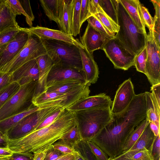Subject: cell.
Listing matches in <instances>:
<instances>
[{"instance_id":"obj_16","label":"cell","mask_w":160,"mask_h":160,"mask_svg":"<svg viewBox=\"0 0 160 160\" xmlns=\"http://www.w3.org/2000/svg\"><path fill=\"white\" fill-rule=\"evenodd\" d=\"M112 101L105 93L83 98L66 108L73 112L81 110L97 108H111Z\"/></svg>"},{"instance_id":"obj_1","label":"cell","mask_w":160,"mask_h":160,"mask_svg":"<svg viewBox=\"0 0 160 160\" xmlns=\"http://www.w3.org/2000/svg\"><path fill=\"white\" fill-rule=\"evenodd\" d=\"M76 124L74 112L64 109L50 125L18 139L9 140L13 152L32 153L41 150L60 139Z\"/></svg>"},{"instance_id":"obj_3","label":"cell","mask_w":160,"mask_h":160,"mask_svg":"<svg viewBox=\"0 0 160 160\" xmlns=\"http://www.w3.org/2000/svg\"><path fill=\"white\" fill-rule=\"evenodd\" d=\"M82 140L90 141L112 120L111 108L84 109L74 112Z\"/></svg>"},{"instance_id":"obj_38","label":"cell","mask_w":160,"mask_h":160,"mask_svg":"<svg viewBox=\"0 0 160 160\" xmlns=\"http://www.w3.org/2000/svg\"><path fill=\"white\" fill-rule=\"evenodd\" d=\"M147 59V47L146 46L137 56L134 64V66L138 71L145 74Z\"/></svg>"},{"instance_id":"obj_62","label":"cell","mask_w":160,"mask_h":160,"mask_svg":"<svg viewBox=\"0 0 160 160\" xmlns=\"http://www.w3.org/2000/svg\"><path fill=\"white\" fill-rule=\"evenodd\" d=\"M1 160H8V158H5V159H1Z\"/></svg>"},{"instance_id":"obj_10","label":"cell","mask_w":160,"mask_h":160,"mask_svg":"<svg viewBox=\"0 0 160 160\" xmlns=\"http://www.w3.org/2000/svg\"><path fill=\"white\" fill-rule=\"evenodd\" d=\"M146 46L147 59L145 75L152 85L160 83V47L155 41L152 30L149 31L147 34Z\"/></svg>"},{"instance_id":"obj_22","label":"cell","mask_w":160,"mask_h":160,"mask_svg":"<svg viewBox=\"0 0 160 160\" xmlns=\"http://www.w3.org/2000/svg\"><path fill=\"white\" fill-rule=\"evenodd\" d=\"M131 18L140 29L146 32L145 27L140 15L138 0H119Z\"/></svg>"},{"instance_id":"obj_40","label":"cell","mask_w":160,"mask_h":160,"mask_svg":"<svg viewBox=\"0 0 160 160\" xmlns=\"http://www.w3.org/2000/svg\"><path fill=\"white\" fill-rule=\"evenodd\" d=\"M88 24L97 30L112 37L115 34L110 32L95 16L92 15L87 20Z\"/></svg>"},{"instance_id":"obj_2","label":"cell","mask_w":160,"mask_h":160,"mask_svg":"<svg viewBox=\"0 0 160 160\" xmlns=\"http://www.w3.org/2000/svg\"><path fill=\"white\" fill-rule=\"evenodd\" d=\"M117 13L119 28L115 36L131 53L137 56L146 46V32L135 24L119 0H117Z\"/></svg>"},{"instance_id":"obj_56","label":"cell","mask_w":160,"mask_h":160,"mask_svg":"<svg viewBox=\"0 0 160 160\" xmlns=\"http://www.w3.org/2000/svg\"><path fill=\"white\" fill-rule=\"evenodd\" d=\"M8 139L6 134L0 131V148H8Z\"/></svg>"},{"instance_id":"obj_37","label":"cell","mask_w":160,"mask_h":160,"mask_svg":"<svg viewBox=\"0 0 160 160\" xmlns=\"http://www.w3.org/2000/svg\"><path fill=\"white\" fill-rule=\"evenodd\" d=\"M138 9L140 16L145 27H147L149 31L152 30L154 19L148 9L140 2L138 4Z\"/></svg>"},{"instance_id":"obj_34","label":"cell","mask_w":160,"mask_h":160,"mask_svg":"<svg viewBox=\"0 0 160 160\" xmlns=\"http://www.w3.org/2000/svg\"><path fill=\"white\" fill-rule=\"evenodd\" d=\"M111 32L115 34L119 30V26L107 15L104 12H99L94 15Z\"/></svg>"},{"instance_id":"obj_33","label":"cell","mask_w":160,"mask_h":160,"mask_svg":"<svg viewBox=\"0 0 160 160\" xmlns=\"http://www.w3.org/2000/svg\"><path fill=\"white\" fill-rule=\"evenodd\" d=\"M60 139L73 147L80 141L82 140L77 125L72 128Z\"/></svg>"},{"instance_id":"obj_29","label":"cell","mask_w":160,"mask_h":160,"mask_svg":"<svg viewBox=\"0 0 160 160\" xmlns=\"http://www.w3.org/2000/svg\"><path fill=\"white\" fill-rule=\"evenodd\" d=\"M82 0H73L71 34L76 36L80 32V15Z\"/></svg>"},{"instance_id":"obj_26","label":"cell","mask_w":160,"mask_h":160,"mask_svg":"<svg viewBox=\"0 0 160 160\" xmlns=\"http://www.w3.org/2000/svg\"><path fill=\"white\" fill-rule=\"evenodd\" d=\"M44 13L50 20L58 25V17L61 0H40Z\"/></svg>"},{"instance_id":"obj_54","label":"cell","mask_w":160,"mask_h":160,"mask_svg":"<svg viewBox=\"0 0 160 160\" xmlns=\"http://www.w3.org/2000/svg\"><path fill=\"white\" fill-rule=\"evenodd\" d=\"M13 154V152L8 148H0V160L8 158Z\"/></svg>"},{"instance_id":"obj_50","label":"cell","mask_w":160,"mask_h":160,"mask_svg":"<svg viewBox=\"0 0 160 160\" xmlns=\"http://www.w3.org/2000/svg\"><path fill=\"white\" fill-rule=\"evenodd\" d=\"M34 155L32 153L13 152L12 155L8 158V160H33Z\"/></svg>"},{"instance_id":"obj_20","label":"cell","mask_w":160,"mask_h":160,"mask_svg":"<svg viewBox=\"0 0 160 160\" xmlns=\"http://www.w3.org/2000/svg\"><path fill=\"white\" fill-rule=\"evenodd\" d=\"M16 16L7 0H2L0 7V32L10 28L19 27L16 20Z\"/></svg>"},{"instance_id":"obj_17","label":"cell","mask_w":160,"mask_h":160,"mask_svg":"<svg viewBox=\"0 0 160 160\" xmlns=\"http://www.w3.org/2000/svg\"><path fill=\"white\" fill-rule=\"evenodd\" d=\"M12 75L13 82H16L20 86L33 81L38 82L39 73L36 59L24 63L13 72Z\"/></svg>"},{"instance_id":"obj_41","label":"cell","mask_w":160,"mask_h":160,"mask_svg":"<svg viewBox=\"0 0 160 160\" xmlns=\"http://www.w3.org/2000/svg\"><path fill=\"white\" fill-rule=\"evenodd\" d=\"M65 108H60L47 117L38 127L35 131L48 126L53 122Z\"/></svg>"},{"instance_id":"obj_45","label":"cell","mask_w":160,"mask_h":160,"mask_svg":"<svg viewBox=\"0 0 160 160\" xmlns=\"http://www.w3.org/2000/svg\"><path fill=\"white\" fill-rule=\"evenodd\" d=\"M149 151L152 156L153 160H160V134L156 136Z\"/></svg>"},{"instance_id":"obj_47","label":"cell","mask_w":160,"mask_h":160,"mask_svg":"<svg viewBox=\"0 0 160 160\" xmlns=\"http://www.w3.org/2000/svg\"><path fill=\"white\" fill-rule=\"evenodd\" d=\"M153 19V34L156 43L160 47V18L154 16Z\"/></svg>"},{"instance_id":"obj_14","label":"cell","mask_w":160,"mask_h":160,"mask_svg":"<svg viewBox=\"0 0 160 160\" xmlns=\"http://www.w3.org/2000/svg\"><path fill=\"white\" fill-rule=\"evenodd\" d=\"M22 29L33 34L40 38L55 40L62 41L73 45L80 48H84V46L78 39H75L71 34L66 33L61 30L37 26Z\"/></svg>"},{"instance_id":"obj_61","label":"cell","mask_w":160,"mask_h":160,"mask_svg":"<svg viewBox=\"0 0 160 160\" xmlns=\"http://www.w3.org/2000/svg\"><path fill=\"white\" fill-rule=\"evenodd\" d=\"M2 0H0V7L1 6V5L2 2Z\"/></svg>"},{"instance_id":"obj_19","label":"cell","mask_w":160,"mask_h":160,"mask_svg":"<svg viewBox=\"0 0 160 160\" xmlns=\"http://www.w3.org/2000/svg\"><path fill=\"white\" fill-rule=\"evenodd\" d=\"M79 51L82 59V70L86 82L90 85L95 83L98 78L99 70L93 53H90L85 48H79Z\"/></svg>"},{"instance_id":"obj_51","label":"cell","mask_w":160,"mask_h":160,"mask_svg":"<svg viewBox=\"0 0 160 160\" xmlns=\"http://www.w3.org/2000/svg\"><path fill=\"white\" fill-rule=\"evenodd\" d=\"M19 2L28 17L32 22L34 16L32 12L29 0H20Z\"/></svg>"},{"instance_id":"obj_28","label":"cell","mask_w":160,"mask_h":160,"mask_svg":"<svg viewBox=\"0 0 160 160\" xmlns=\"http://www.w3.org/2000/svg\"><path fill=\"white\" fill-rule=\"evenodd\" d=\"M149 123L146 118L136 128L125 143L122 150V153L127 152L132 147Z\"/></svg>"},{"instance_id":"obj_32","label":"cell","mask_w":160,"mask_h":160,"mask_svg":"<svg viewBox=\"0 0 160 160\" xmlns=\"http://www.w3.org/2000/svg\"><path fill=\"white\" fill-rule=\"evenodd\" d=\"M20 86L16 82H13L0 91V109L7 101L19 89Z\"/></svg>"},{"instance_id":"obj_46","label":"cell","mask_w":160,"mask_h":160,"mask_svg":"<svg viewBox=\"0 0 160 160\" xmlns=\"http://www.w3.org/2000/svg\"><path fill=\"white\" fill-rule=\"evenodd\" d=\"M12 82V73L0 71V91Z\"/></svg>"},{"instance_id":"obj_25","label":"cell","mask_w":160,"mask_h":160,"mask_svg":"<svg viewBox=\"0 0 160 160\" xmlns=\"http://www.w3.org/2000/svg\"><path fill=\"white\" fill-rule=\"evenodd\" d=\"M38 106H34L22 113L13 115L0 121V131L4 134L24 117L39 109Z\"/></svg>"},{"instance_id":"obj_31","label":"cell","mask_w":160,"mask_h":160,"mask_svg":"<svg viewBox=\"0 0 160 160\" xmlns=\"http://www.w3.org/2000/svg\"><path fill=\"white\" fill-rule=\"evenodd\" d=\"M73 148L83 160H97L86 141L81 140Z\"/></svg>"},{"instance_id":"obj_9","label":"cell","mask_w":160,"mask_h":160,"mask_svg":"<svg viewBox=\"0 0 160 160\" xmlns=\"http://www.w3.org/2000/svg\"><path fill=\"white\" fill-rule=\"evenodd\" d=\"M102 49L115 68L127 70L134 66L137 56L131 53L115 36L108 40Z\"/></svg>"},{"instance_id":"obj_21","label":"cell","mask_w":160,"mask_h":160,"mask_svg":"<svg viewBox=\"0 0 160 160\" xmlns=\"http://www.w3.org/2000/svg\"><path fill=\"white\" fill-rule=\"evenodd\" d=\"M144 93L146 108V119L160 127V107L151 93Z\"/></svg>"},{"instance_id":"obj_53","label":"cell","mask_w":160,"mask_h":160,"mask_svg":"<svg viewBox=\"0 0 160 160\" xmlns=\"http://www.w3.org/2000/svg\"><path fill=\"white\" fill-rule=\"evenodd\" d=\"M49 147L50 146L41 150L34 152L33 160H44Z\"/></svg>"},{"instance_id":"obj_24","label":"cell","mask_w":160,"mask_h":160,"mask_svg":"<svg viewBox=\"0 0 160 160\" xmlns=\"http://www.w3.org/2000/svg\"><path fill=\"white\" fill-rule=\"evenodd\" d=\"M73 1V0H63L62 18L59 27L61 31L69 34H71Z\"/></svg>"},{"instance_id":"obj_27","label":"cell","mask_w":160,"mask_h":160,"mask_svg":"<svg viewBox=\"0 0 160 160\" xmlns=\"http://www.w3.org/2000/svg\"><path fill=\"white\" fill-rule=\"evenodd\" d=\"M86 84L87 83L77 81H69L52 86L47 88L45 91L66 94L77 89Z\"/></svg>"},{"instance_id":"obj_8","label":"cell","mask_w":160,"mask_h":160,"mask_svg":"<svg viewBox=\"0 0 160 160\" xmlns=\"http://www.w3.org/2000/svg\"><path fill=\"white\" fill-rule=\"evenodd\" d=\"M28 39L21 50L10 62L0 69V71L12 73L26 62L47 54L41 39L29 33Z\"/></svg>"},{"instance_id":"obj_6","label":"cell","mask_w":160,"mask_h":160,"mask_svg":"<svg viewBox=\"0 0 160 160\" xmlns=\"http://www.w3.org/2000/svg\"><path fill=\"white\" fill-rule=\"evenodd\" d=\"M38 81L20 86L19 90L0 109V121L24 112L34 106L32 102Z\"/></svg>"},{"instance_id":"obj_55","label":"cell","mask_w":160,"mask_h":160,"mask_svg":"<svg viewBox=\"0 0 160 160\" xmlns=\"http://www.w3.org/2000/svg\"><path fill=\"white\" fill-rule=\"evenodd\" d=\"M79 156L78 152L76 153L64 154L55 160H76Z\"/></svg>"},{"instance_id":"obj_13","label":"cell","mask_w":160,"mask_h":160,"mask_svg":"<svg viewBox=\"0 0 160 160\" xmlns=\"http://www.w3.org/2000/svg\"><path fill=\"white\" fill-rule=\"evenodd\" d=\"M135 95L133 84L129 78L119 86L116 92L111 106L112 113L118 114L125 109Z\"/></svg>"},{"instance_id":"obj_39","label":"cell","mask_w":160,"mask_h":160,"mask_svg":"<svg viewBox=\"0 0 160 160\" xmlns=\"http://www.w3.org/2000/svg\"><path fill=\"white\" fill-rule=\"evenodd\" d=\"M7 1L15 14L17 15L22 14L25 16L27 23L30 28L32 27V22L26 13L19 0H7Z\"/></svg>"},{"instance_id":"obj_42","label":"cell","mask_w":160,"mask_h":160,"mask_svg":"<svg viewBox=\"0 0 160 160\" xmlns=\"http://www.w3.org/2000/svg\"><path fill=\"white\" fill-rule=\"evenodd\" d=\"M97 160H108L109 157L95 143L91 141H86Z\"/></svg>"},{"instance_id":"obj_35","label":"cell","mask_w":160,"mask_h":160,"mask_svg":"<svg viewBox=\"0 0 160 160\" xmlns=\"http://www.w3.org/2000/svg\"><path fill=\"white\" fill-rule=\"evenodd\" d=\"M123 153L132 160H153L150 151L146 148L137 151H128Z\"/></svg>"},{"instance_id":"obj_58","label":"cell","mask_w":160,"mask_h":160,"mask_svg":"<svg viewBox=\"0 0 160 160\" xmlns=\"http://www.w3.org/2000/svg\"><path fill=\"white\" fill-rule=\"evenodd\" d=\"M150 127L155 136L160 134V127L155 123L152 122H149Z\"/></svg>"},{"instance_id":"obj_11","label":"cell","mask_w":160,"mask_h":160,"mask_svg":"<svg viewBox=\"0 0 160 160\" xmlns=\"http://www.w3.org/2000/svg\"><path fill=\"white\" fill-rule=\"evenodd\" d=\"M71 81L88 83L82 71L72 67L54 65L48 75L46 89L53 85Z\"/></svg>"},{"instance_id":"obj_36","label":"cell","mask_w":160,"mask_h":160,"mask_svg":"<svg viewBox=\"0 0 160 160\" xmlns=\"http://www.w3.org/2000/svg\"><path fill=\"white\" fill-rule=\"evenodd\" d=\"M21 30V28H12L0 32V46L12 40Z\"/></svg>"},{"instance_id":"obj_63","label":"cell","mask_w":160,"mask_h":160,"mask_svg":"<svg viewBox=\"0 0 160 160\" xmlns=\"http://www.w3.org/2000/svg\"><path fill=\"white\" fill-rule=\"evenodd\" d=\"M1 159L0 160H1Z\"/></svg>"},{"instance_id":"obj_18","label":"cell","mask_w":160,"mask_h":160,"mask_svg":"<svg viewBox=\"0 0 160 160\" xmlns=\"http://www.w3.org/2000/svg\"><path fill=\"white\" fill-rule=\"evenodd\" d=\"M36 60L39 70V78L33 98L46 91L47 77L54 65L52 60L47 54L39 57Z\"/></svg>"},{"instance_id":"obj_57","label":"cell","mask_w":160,"mask_h":160,"mask_svg":"<svg viewBox=\"0 0 160 160\" xmlns=\"http://www.w3.org/2000/svg\"><path fill=\"white\" fill-rule=\"evenodd\" d=\"M151 1L153 3L155 10V16L160 18V0H152Z\"/></svg>"},{"instance_id":"obj_4","label":"cell","mask_w":160,"mask_h":160,"mask_svg":"<svg viewBox=\"0 0 160 160\" xmlns=\"http://www.w3.org/2000/svg\"><path fill=\"white\" fill-rule=\"evenodd\" d=\"M40 39L54 65L72 67L82 71L78 47L62 41Z\"/></svg>"},{"instance_id":"obj_49","label":"cell","mask_w":160,"mask_h":160,"mask_svg":"<svg viewBox=\"0 0 160 160\" xmlns=\"http://www.w3.org/2000/svg\"><path fill=\"white\" fill-rule=\"evenodd\" d=\"M99 0H89L88 8L89 12L91 16L104 12L99 5Z\"/></svg>"},{"instance_id":"obj_12","label":"cell","mask_w":160,"mask_h":160,"mask_svg":"<svg viewBox=\"0 0 160 160\" xmlns=\"http://www.w3.org/2000/svg\"><path fill=\"white\" fill-rule=\"evenodd\" d=\"M21 29L12 40L0 46V69L12 61L26 43L30 33Z\"/></svg>"},{"instance_id":"obj_30","label":"cell","mask_w":160,"mask_h":160,"mask_svg":"<svg viewBox=\"0 0 160 160\" xmlns=\"http://www.w3.org/2000/svg\"><path fill=\"white\" fill-rule=\"evenodd\" d=\"M117 0H99V4L105 13L117 24Z\"/></svg>"},{"instance_id":"obj_44","label":"cell","mask_w":160,"mask_h":160,"mask_svg":"<svg viewBox=\"0 0 160 160\" xmlns=\"http://www.w3.org/2000/svg\"><path fill=\"white\" fill-rule=\"evenodd\" d=\"M89 0H82L80 15V27L87 19L91 16L89 12Z\"/></svg>"},{"instance_id":"obj_23","label":"cell","mask_w":160,"mask_h":160,"mask_svg":"<svg viewBox=\"0 0 160 160\" xmlns=\"http://www.w3.org/2000/svg\"><path fill=\"white\" fill-rule=\"evenodd\" d=\"M155 137L149 123L138 140L128 151H139L144 148L149 150Z\"/></svg>"},{"instance_id":"obj_48","label":"cell","mask_w":160,"mask_h":160,"mask_svg":"<svg viewBox=\"0 0 160 160\" xmlns=\"http://www.w3.org/2000/svg\"><path fill=\"white\" fill-rule=\"evenodd\" d=\"M63 154H64L54 148L52 145L49 147L44 160H55Z\"/></svg>"},{"instance_id":"obj_52","label":"cell","mask_w":160,"mask_h":160,"mask_svg":"<svg viewBox=\"0 0 160 160\" xmlns=\"http://www.w3.org/2000/svg\"><path fill=\"white\" fill-rule=\"evenodd\" d=\"M151 91L158 106L160 107V83L152 85Z\"/></svg>"},{"instance_id":"obj_15","label":"cell","mask_w":160,"mask_h":160,"mask_svg":"<svg viewBox=\"0 0 160 160\" xmlns=\"http://www.w3.org/2000/svg\"><path fill=\"white\" fill-rule=\"evenodd\" d=\"M114 37L101 32L88 23L83 35L80 38V42L90 53L101 49L107 41Z\"/></svg>"},{"instance_id":"obj_60","label":"cell","mask_w":160,"mask_h":160,"mask_svg":"<svg viewBox=\"0 0 160 160\" xmlns=\"http://www.w3.org/2000/svg\"><path fill=\"white\" fill-rule=\"evenodd\" d=\"M76 160H83L82 158L80 157V156H78V158Z\"/></svg>"},{"instance_id":"obj_43","label":"cell","mask_w":160,"mask_h":160,"mask_svg":"<svg viewBox=\"0 0 160 160\" xmlns=\"http://www.w3.org/2000/svg\"><path fill=\"white\" fill-rule=\"evenodd\" d=\"M53 147L64 154L76 153L74 148L70 145L59 139L52 144Z\"/></svg>"},{"instance_id":"obj_59","label":"cell","mask_w":160,"mask_h":160,"mask_svg":"<svg viewBox=\"0 0 160 160\" xmlns=\"http://www.w3.org/2000/svg\"><path fill=\"white\" fill-rule=\"evenodd\" d=\"M108 160H132L130 158L126 156L123 153L114 158H109Z\"/></svg>"},{"instance_id":"obj_5","label":"cell","mask_w":160,"mask_h":160,"mask_svg":"<svg viewBox=\"0 0 160 160\" xmlns=\"http://www.w3.org/2000/svg\"><path fill=\"white\" fill-rule=\"evenodd\" d=\"M87 83L66 94L44 92L33 98L32 102L40 109L56 107L66 108L78 100L89 96L90 91Z\"/></svg>"},{"instance_id":"obj_7","label":"cell","mask_w":160,"mask_h":160,"mask_svg":"<svg viewBox=\"0 0 160 160\" xmlns=\"http://www.w3.org/2000/svg\"><path fill=\"white\" fill-rule=\"evenodd\" d=\"M60 108L40 109L24 117L7 132L8 140L18 139L33 132L47 117Z\"/></svg>"},{"instance_id":"obj_64","label":"cell","mask_w":160,"mask_h":160,"mask_svg":"<svg viewBox=\"0 0 160 160\" xmlns=\"http://www.w3.org/2000/svg\"></svg>"}]
</instances>
